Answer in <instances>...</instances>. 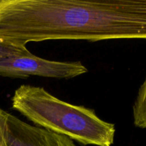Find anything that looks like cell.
Masks as SVG:
<instances>
[{
	"label": "cell",
	"instance_id": "cell-1",
	"mask_svg": "<svg viewBox=\"0 0 146 146\" xmlns=\"http://www.w3.org/2000/svg\"><path fill=\"white\" fill-rule=\"evenodd\" d=\"M0 39L146 40V0H0Z\"/></svg>",
	"mask_w": 146,
	"mask_h": 146
},
{
	"label": "cell",
	"instance_id": "cell-2",
	"mask_svg": "<svg viewBox=\"0 0 146 146\" xmlns=\"http://www.w3.org/2000/svg\"><path fill=\"white\" fill-rule=\"evenodd\" d=\"M11 106L36 126L83 145L112 146L114 143L113 123L100 118L92 108L58 99L42 87L21 85L14 91Z\"/></svg>",
	"mask_w": 146,
	"mask_h": 146
},
{
	"label": "cell",
	"instance_id": "cell-3",
	"mask_svg": "<svg viewBox=\"0 0 146 146\" xmlns=\"http://www.w3.org/2000/svg\"><path fill=\"white\" fill-rule=\"evenodd\" d=\"M88 72L81 61H57L36 56L31 53L24 56L0 58V76L27 78L31 76L70 79Z\"/></svg>",
	"mask_w": 146,
	"mask_h": 146
},
{
	"label": "cell",
	"instance_id": "cell-4",
	"mask_svg": "<svg viewBox=\"0 0 146 146\" xmlns=\"http://www.w3.org/2000/svg\"><path fill=\"white\" fill-rule=\"evenodd\" d=\"M8 146H77L65 135L31 125L8 113L7 120Z\"/></svg>",
	"mask_w": 146,
	"mask_h": 146
},
{
	"label": "cell",
	"instance_id": "cell-5",
	"mask_svg": "<svg viewBox=\"0 0 146 146\" xmlns=\"http://www.w3.org/2000/svg\"><path fill=\"white\" fill-rule=\"evenodd\" d=\"M133 118L135 127L146 129V76L133 106Z\"/></svg>",
	"mask_w": 146,
	"mask_h": 146
},
{
	"label": "cell",
	"instance_id": "cell-6",
	"mask_svg": "<svg viewBox=\"0 0 146 146\" xmlns=\"http://www.w3.org/2000/svg\"><path fill=\"white\" fill-rule=\"evenodd\" d=\"M30 53L25 46L15 45L0 39V58L27 55Z\"/></svg>",
	"mask_w": 146,
	"mask_h": 146
},
{
	"label": "cell",
	"instance_id": "cell-7",
	"mask_svg": "<svg viewBox=\"0 0 146 146\" xmlns=\"http://www.w3.org/2000/svg\"><path fill=\"white\" fill-rule=\"evenodd\" d=\"M8 113L0 108V146H8L7 143V120Z\"/></svg>",
	"mask_w": 146,
	"mask_h": 146
}]
</instances>
